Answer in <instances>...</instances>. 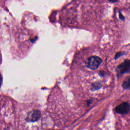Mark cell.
<instances>
[{
    "label": "cell",
    "instance_id": "1",
    "mask_svg": "<svg viewBox=\"0 0 130 130\" xmlns=\"http://www.w3.org/2000/svg\"><path fill=\"white\" fill-rule=\"evenodd\" d=\"M102 59L97 55H91L85 60V66L92 70L98 69L102 64Z\"/></svg>",
    "mask_w": 130,
    "mask_h": 130
},
{
    "label": "cell",
    "instance_id": "2",
    "mask_svg": "<svg viewBox=\"0 0 130 130\" xmlns=\"http://www.w3.org/2000/svg\"><path fill=\"white\" fill-rule=\"evenodd\" d=\"M41 117V112L38 110H32L30 111L26 118L27 122H35L38 121Z\"/></svg>",
    "mask_w": 130,
    "mask_h": 130
},
{
    "label": "cell",
    "instance_id": "3",
    "mask_svg": "<svg viewBox=\"0 0 130 130\" xmlns=\"http://www.w3.org/2000/svg\"><path fill=\"white\" fill-rule=\"evenodd\" d=\"M115 111L118 113L122 114H127L129 111V105L128 102H124L115 108Z\"/></svg>",
    "mask_w": 130,
    "mask_h": 130
},
{
    "label": "cell",
    "instance_id": "4",
    "mask_svg": "<svg viewBox=\"0 0 130 130\" xmlns=\"http://www.w3.org/2000/svg\"><path fill=\"white\" fill-rule=\"evenodd\" d=\"M119 69V72L121 74L125 73L129 71V61L128 60H126L125 62L121 64L118 68Z\"/></svg>",
    "mask_w": 130,
    "mask_h": 130
},
{
    "label": "cell",
    "instance_id": "5",
    "mask_svg": "<svg viewBox=\"0 0 130 130\" xmlns=\"http://www.w3.org/2000/svg\"><path fill=\"white\" fill-rule=\"evenodd\" d=\"M122 86L124 89H126L129 88V78H128L127 80L123 81V82L122 84Z\"/></svg>",
    "mask_w": 130,
    "mask_h": 130
},
{
    "label": "cell",
    "instance_id": "6",
    "mask_svg": "<svg viewBox=\"0 0 130 130\" xmlns=\"http://www.w3.org/2000/svg\"><path fill=\"white\" fill-rule=\"evenodd\" d=\"M2 75L0 73V87L2 85Z\"/></svg>",
    "mask_w": 130,
    "mask_h": 130
},
{
    "label": "cell",
    "instance_id": "7",
    "mask_svg": "<svg viewBox=\"0 0 130 130\" xmlns=\"http://www.w3.org/2000/svg\"><path fill=\"white\" fill-rule=\"evenodd\" d=\"M109 1H110V2H111V3H116V2H117L118 0H108Z\"/></svg>",
    "mask_w": 130,
    "mask_h": 130
}]
</instances>
